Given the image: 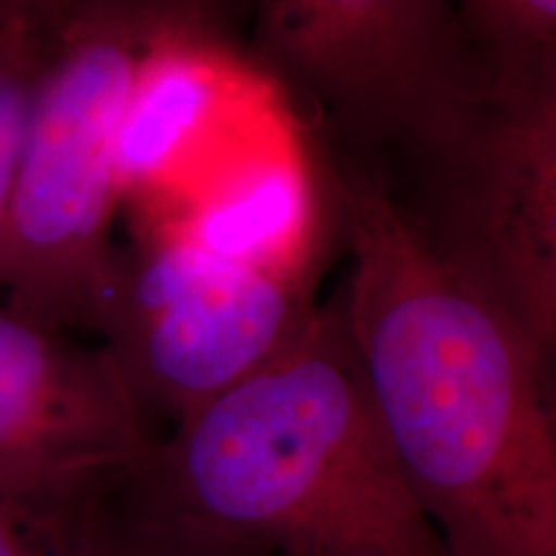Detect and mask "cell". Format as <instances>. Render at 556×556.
Returning <instances> with one entry per match:
<instances>
[{
  "label": "cell",
  "instance_id": "7",
  "mask_svg": "<svg viewBox=\"0 0 556 556\" xmlns=\"http://www.w3.org/2000/svg\"><path fill=\"white\" fill-rule=\"evenodd\" d=\"M454 238L443 242L518 319L556 345V75H484L471 139L448 168Z\"/></svg>",
  "mask_w": 556,
  "mask_h": 556
},
{
  "label": "cell",
  "instance_id": "11",
  "mask_svg": "<svg viewBox=\"0 0 556 556\" xmlns=\"http://www.w3.org/2000/svg\"><path fill=\"white\" fill-rule=\"evenodd\" d=\"M60 21H45L24 11H0V232L9 214L41 67Z\"/></svg>",
  "mask_w": 556,
  "mask_h": 556
},
{
  "label": "cell",
  "instance_id": "2",
  "mask_svg": "<svg viewBox=\"0 0 556 556\" xmlns=\"http://www.w3.org/2000/svg\"><path fill=\"white\" fill-rule=\"evenodd\" d=\"M111 505L199 556H451L389 451L338 302L160 435Z\"/></svg>",
  "mask_w": 556,
  "mask_h": 556
},
{
  "label": "cell",
  "instance_id": "12",
  "mask_svg": "<svg viewBox=\"0 0 556 556\" xmlns=\"http://www.w3.org/2000/svg\"><path fill=\"white\" fill-rule=\"evenodd\" d=\"M65 556H199L148 528L131 523L106 503L75 526Z\"/></svg>",
  "mask_w": 556,
  "mask_h": 556
},
{
  "label": "cell",
  "instance_id": "13",
  "mask_svg": "<svg viewBox=\"0 0 556 556\" xmlns=\"http://www.w3.org/2000/svg\"><path fill=\"white\" fill-rule=\"evenodd\" d=\"M73 531H52L0 500V556H65Z\"/></svg>",
  "mask_w": 556,
  "mask_h": 556
},
{
  "label": "cell",
  "instance_id": "15",
  "mask_svg": "<svg viewBox=\"0 0 556 556\" xmlns=\"http://www.w3.org/2000/svg\"><path fill=\"white\" fill-rule=\"evenodd\" d=\"M0 11H24V9H18L13 0H0Z\"/></svg>",
  "mask_w": 556,
  "mask_h": 556
},
{
  "label": "cell",
  "instance_id": "10",
  "mask_svg": "<svg viewBox=\"0 0 556 556\" xmlns=\"http://www.w3.org/2000/svg\"><path fill=\"white\" fill-rule=\"evenodd\" d=\"M464 37L484 75H556V0H462Z\"/></svg>",
  "mask_w": 556,
  "mask_h": 556
},
{
  "label": "cell",
  "instance_id": "8",
  "mask_svg": "<svg viewBox=\"0 0 556 556\" xmlns=\"http://www.w3.org/2000/svg\"><path fill=\"white\" fill-rule=\"evenodd\" d=\"M142 208L222 261L302 278H317L332 219L325 178L278 114L217 178Z\"/></svg>",
  "mask_w": 556,
  "mask_h": 556
},
{
  "label": "cell",
  "instance_id": "9",
  "mask_svg": "<svg viewBox=\"0 0 556 556\" xmlns=\"http://www.w3.org/2000/svg\"><path fill=\"white\" fill-rule=\"evenodd\" d=\"M242 73L238 58L191 21L163 13L124 103L116 148L124 204L160 197L193 150L238 122L242 101L255 96Z\"/></svg>",
  "mask_w": 556,
  "mask_h": 556
},
{
  "label": "cell",
  "instance_id": "1",
  "mask_svg": "<svg viewBox=\"0 0 556 556\" xmlns=\"http://www.w3.org/2000/svg\"><path fill=\"white\" fill-rule=\"evenodd\" d=\"M340 317L389 451L451 556H556L552 358L377 180L323 173Z\"/></svg>",
  "mask_w": 556,
  "mask_h": 556
},
{
  "label": "cell",
  "instance_id": "5",
  "mask_svg": "<svg viewBox=\"0 0 556 556\" xmlns=\"http://www.w3.org/2000/svg\"><path fill=\"white\" fill-rule=\"evenodd\" d=\"M261 41L332 119L448 170L484 96L451 0H258Z\"/></svg>",
  "mask_w": 556,
  "mask_h": 556
},
{
  "label": "cell",
  "instance_id": "3",
  "mask_svg": "<svg viewBox=\"0 0 556 556\" xmlns=\"http://www.w3.org/2000/svg\"><path fill=\"white\" fill-rule=\"evenodd\" d=\"M163 13L144 0H75L41 67L0 232V294L70 336H93L114 289L122 114Z\"/></svg>",
  "mask_w": 556,
  "mask_h": 556
},
{
  "label": "cell",
  "instance_id": "6",
  "mask_svg": "<svg viewBox=\"0 0 556 556\" xmlns=\"http://www.w3.org/2000/svg\"><path fill=\"white\" fill-rule=\"evenodd\" d=\"M157 438L99 345L0 304V500L67 533L119 495Z\"/></svg>",
  "mask_w": 556,
  "mask_h": 556
},
{
  "label": "cell",
  "instance_id": "14",
  "mask_svg": "<svg viewBox=\"0 0 556 556\" xmlns=\"http://www.w3.org/2000/svg\"><path fill=\"white\" fill-rule=\"evenodd\" d=\"M13 3L39 18L60 21L70 11V5H73L75 0H13Z\"/></svg>",
  "mask_w": 556,
  "mask_h": 556
},
{
  "label": "cell",
  "instance_id": "4",
  "mask_svg": "<svg viewBox=\"0 0 556 556\" xmlns=\"http://www.w3.org/2000/svg\"><path fill=\"white\" fill-rule=\"evenodd\" d=\"M315 281L222 261L142 219L93 336L163 435L294 343L319 307Z\"/></svg>",
  "mask_w": 556,
  "mask_h": 556
}]
</instances>
